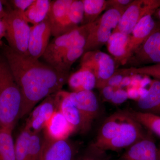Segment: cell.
Listing matches in <instances>:
<instances>
[{"mask_svg": "<svg viewBox=\"0 0 160 160\" xmlns=\"http://www.w3.org/2000/svg\"><path fill=\"white\" fill-rule=\"evenodd\" d=\"M51 2L49 0H34L23 13V16L28 23L33 25L42 22L47 18Z\"/></svg>", "mask_w": 160, "mask_h": 160, "instance_id": "603a6c76", "label": "cell"}, {"mask_svg": "<svg viewBox=\"0 0 160 160\" xmlns=\"http://www.w3.org/2000/svg\"><path fill=\"white\" fill-rule=\"evenodd\" d=\"M73 0L51 1L47 19L51 30V35L55 36L60 25L66 18Z\"/></svg>", "mask_w": 160, "mask_h": 160, "instance_id": "44dd1931", "label": "cell"}, {"mask_svg": "<svg viewBox=\"0 0 160 160\" xmlns=\"http://www.w3.org/2000/svg\"><path fill=\"white\" fill-rule=\"evenodd\" d=\"M107 2V9H114L120 12L122 14L125 12L130 4L132 0H108Z\"/></svg>", "mask_w": 160, "mask_h": 160, "instance_id": "d6a6232c", "label": "cell"}, {"mask_svg": "<svg viewBox=\"0 0 160 160\" xmlns=\"http://www.w3.org/2000/svg\"><path fill=\"white\" fill-rule=\"evenodd\" d=\"M51 30L47 19L31 27L26 56L33 60L42 57L49 46Z\"/></svg>", "mask_w": 160, "mask_h": 160, "instance_id": "7c38bea8", "label": "cell"}, {"mask_svg": "<svg viewBox=\"0 0 160 160\" xmlns=\"http://www.w3.org/2000/svg\"><path fill=\"white\" fill-rule=\"evenodd\" d=\"M34 0H11L6 1L11 6V9L24 13L34 2Z\"/></svg>", "mask_w": 160, "mask_h": 160, "instance_id": "1f68e13d", "label": "cell"}, {"mask_svg": "<svg viewBox=\"0 0 160 160\" xmlns=\"http://www.w3.org/2000/svg\"><path fill=\"white\" fill-rule=\"evenodd\" d=\"M128 98L129 95L128 92L118 88L115 92L113 97L110 102L115 104H122L125 102Z\"/></svg>", "mask_w": 160, "mask_h": 160, "instance_id": "836d02e7", "label": "cell"}, {"mask_svg": "<svg viewBox=\"0 0 160 160\" xmlns=\"http://www.w3.org/2000/svg\"><path fill=\"white\" fill-rule=\"evenodd\" d=\"M84 9L82 1L73 0L66 18L59 27L55 37L78 28L82 23ZM54 37V38H55Z\"/></svg>", "mask_w": 160, "mask_h": 160, "instance_id": "d6986e66", "label": "cell"}, {"mask_svg": "<svg viewBox=\"0 0 160 160\" xmlns=\"http://www.w3.org/2000/svg\"><path fill=\"white\" fill-rule=\"evenodd\" d=\"M3 1H0V19H2L6 13V10L3 7Z\"/></svg>", "mask_w": 160, "mask_h": 160, "instance_id": "8d00e7d4", "label": "cell"}, {"mask_svg": "<svg viewBox=\"0 0 160 160\" xmlns=\"http://www.w3.org/2000/svg\"><path fill=\"white\" fill-rule=\"evenodd\" d=\"M84 53V48H72L60 55L49 65L60 72L69 73L73 63Z\"/></svg>", "mask_w": 160, "mask_h": 160, "instance_id": "cb8c5ba5", "label": "cell"}, {"mask_svg": "<svg viewBox=\"0 0 160 160\" xmlns=\"http://www.w3.org/2000/svg\"><path fill=\"white\" fill-rule=\"evenodd\" d=\"M146 134L143 126L129 110L119 111L103 122L93 143L105 151H118L129 148Z\"/></svg>", "mask_w": 160, "mask_h": 160, "instance_id": "7a4b0ae2", "label": "cell"}, {"mask_svg": "<svg viewBox=\"0 0 160 160\" xmlns=\"http://www.w3.org/2000/svg\"><path fill=\"white\" fill-rule=\"evenodd\" d=\"M137 111L160 116V80L153 78L146 93L138 98Z\"/></svg>", "mask_w": 160, "mask_h": 160, "instance_id": "e0dca14e", "label": "cell"}, {"mask_svg": "<svg viewBox=\"0 0 160 160\" xmlns=\"http://www.w3.org/2000/svg\"><path fill=\"white\" fill-rule=\"evenodd\" d=\"M0 160H16L12 130H0Z\"/></svg>", "mask_w": 160, "mask_h": 160, "instance_id": "484cf974", "label": "cell"}, {"mask_svg": "<svg viewBox=\"0 0 160 160\" xmlns=\"http://www.w3.org/2000/svg\"><path fill=\"white\" fill-rule=\"evenodd\" d=\"M44 141L45 135L42 131L38 133H31L28 160H41Z\"/></svg>", "mask_w": 160, "mask_h": 160, "instance_id": "f546056e", "label": "cell"}, {"mask_svg": "<svg viewBox=\"0 0 160 160\" xmlns=\"http://www.w3.org/2000/svg\"><path fill=\"white\" fill-rule=\"evenodd\" d=\"M44 129L45 136L52 140L67 139L75 132L59 110L55 112Z\"/></svg>", "mask_w": 160, "mask_h": 160, "instance_id": "ac0fdd59", "label": "cell"}, {"mask_svg": "<svg viewBox=\"0 0 160 160\" xmlns=\"http://www.w3.org/2000/svg\"><path fill=\"white\" fill-rule=\"evenodd\" d=\"M149 131L139 141L126 149L121 160H160L159 151Z\"/></svg>", "mask_w": 160, "mask_h": 160, "instance_id": "5bb4252c", "label": "cell"}, {"mask_svg": "<svg viewBox=\"0 0 160 160\" xmlns=\"http://www.w3.org/2000/svg\"><path fill=\"white\" fill-rule=\"evenodd\" d=\"M68 92L60 90L57 92L58 110L76 131L84 134L91 129L93 122L71 102Z\"/></svg>", "mask_w": 160, "mask_h": 160, "instance_id": "30bf717a", "label": "cell"}, {"mask_svg": "<svg viewBox=\"0 0 160 160\" xmlns=\"http://www.w3.org/2000/svg\"><path fill=\"white\" fill-rule=\"evenodd\" d=\"M160 7V0H134L121 16L112 32L131 34L140 20L148 14L153 15Z\"/></svg>", "mask_w": 160, "mask_h": 160, "instance_id": "9c48e42d", "label": "cell"}, {"mask_svg": "<svg viewBox=\"0 0 160 160\" xmlns=\"http://www.w3.org/2000/svg\"><path fill=\"white\" fill-rule=\"evenodd\" d=\"M153 16H154L156 18H157L158 21L160 22V7L157 9L156 11L155 12Z\"/></svg>", "mask_w": 160, "mask_h": 160, "instance_id": "74e56055", "label": "cell"}, {"mask_svg": "<svg viewBox=\"0 0 160 160\" xmlns=\"http://www.w3.org/2000/svg\"><path fill=\"white\" fill-rule=\"evenodd\" d=\"M58 110V102L56 92L44 99L38 106L32 109L24 127L31 133L42 131L46 123Z\"/></svg>", "mask_w": 160, "mask_h": 160, "instance_id": "8fae6325", "label": "cell"}, {"mask_svg": "<svg viewBox=\"0 0 160 160\" xmlns=\"http://www.w3.org/2000/svg\"><path fill=\"white\" fill-rule=\"evenodd\" d=\"M68 93L71 102L92 122L100 116L101 107L98 98L92 91L68 92Z\"/></svg>", "mask_w": 160, "mask_h": 160, "instance_id": "2e32d148", "label": "cell"}, {"mask_svg": "<svg viewBox=\"0 0 160 160\" xmlns=\"http://www.w3.org/2000/svg\"><path fill=\"white\" fill-rule=\"evenodd\" d=\"M118 87H112L110 86H106L101 89L103 98L105 101L111 102L115 92Z\"/></svg>", "mask_w": 160, "mask_h": 160, "instance_id": "e575fe53", "label": "cell"}, {"mask_svg": "<svg viewBox=\"0 0 160 160\" xmlns=\"http://www.w3.org/2000/svg\"><path fill=\"white\" fill-rule=\"evenodd\" d=\"M67 83L73 92L92 91L96 88L97 80L91 70L81 67L78 70L69 76Z\"/></svg>", "mask_w": 160, "mask_h": 160, "instance_id": "ffe728a7", "label": "cell"}, {"mask_svg": "<svg viewBox=\"0 0 160 160\" xmlns=\"http://www.w3.org/2000/svg\"><path fill=\"white\" fill-rule=\"evenodd\" d=\"M129 37L130 35L112 32L106 43L109 53L114 57L115 63L124 65Z\"/></svg>", "mask_w": 160, "mask_h": 160, "instance_id": "7402d4cb", "label": "cell"}, {"mask_svg": "<svg viewBox=\"0 0 160 160\" xmlns=\"http://www.w3.org/2000/svg\"><path fill=\"white\" fill-rule=\"evenodd\" d=\"M5 36H6V28L2 20L0 19V46H2V40L3 38H5Z\"/></svg>", "mask_w": 160, "mask_h": 160, "instance_id": "d590c367", "label": "cell"}, {"mask_svg": "<svg viewBox=\"0 0 160 160\" xmlns=\"http://www.w3.org/2000/svg\"><path fill=\"white\" fill-rule=\"evenodd\" d=\"M159 63H160V22L157 21L154 29L129 58L126 65L136 68Z\"/></svg>", "mask_w": 160, "mask_h": 160, "instance_id": "ba28073f", "label": "cell"}, {"mask_svg": "<svg viewBox=\"0 0 160 160\" xmlns=\"http://www.w3.org/2000/svg\"><path fill=\"white\" fill-rule=\"evenodd\" d=\"M22 93L5 57L0 55V124L13 130L21 119Z\"/></svg>", "mask_w": 160, "mask_h": 160, "instance_id": "3957f363", "label": "cell"}, {"mask_svg": "<svg viewBox=\"0 0 160 160\" xmlns=\"http://www.w3.org/2000/svg\"><path fill=\"white\" fill-rule=\"evenodd\" d=\"M31 133L24 127L14 142L16 160H28L29 141Z\"/></svg>", "mask_w": 160, "mask_h": 160, "instance_id": "83f0119b", "label": "cell"}, {"mask_svg": "<svg viewBox=\"0 0 160 160\" xmlns=\"http://www.w3.org/2000/svg\"><path fill=\"white\" fill-rule=\"evenodd\" d=\"M2 20L6 28L5 38L8 46L19 54L26 56L31 27L23 13L9 8Z\"/></svg>", "mask_w": 160, "mask_h": 160, "instance_id": "277c9868", "label": "cell"}, {"mask_svg": "<svg viewBox=\"0 0 160 160\" xmlns=\"http://www.w3.org/2000/svg\"><path fill=\"white\" fill-rule=\"evenodd\" d=\"M4 57L22 93L21 118L29 114L39 102L62 90L69 73L60 72L39 60L18 53L8 45H2Z\"/></svg>", "mask_w": 160, "mask_h": 160, "instance_id": "6da1fadb", "label": "cell"}, {"mask_svg": "<svg viewBox=\"0 0 160 160\" xmlns=\"http://www.w3.org/2000/svg\"><path fill=\"white\" fill-rule=\"evenodd\" d=\"M2 129V127H1V124H0V130Z\"/></svg>", "mask_w": 160, "mask_h": 160, "instance_id": "ab89813d", "label": "cell"}, {"mask_svg": "<svg viewBox=\"0 0 160 160\" xmlns=\"http://www.w3.org/2000/svg\"><path fill=\"white\" fill-rule=\"evenodd\" d=\"M90 24L82 25L49 42L42 57L50 65L61 55L72 48H84L89 34Z\"/></svg>", "mask_w": 160, "mask_h": 160, "instance_id": "8992f818", "label": "cell"}, {"mask_svg": "<svg viewBox=\"0 0 160 160\" xmlns=\"http://www.w3.org/2000/svg\"><path fill=\"white\" fill-rule=\"evenodd\" d=\"M122 14L116 9H109L93 22L90 24L84 52L99 50L107 43L116 28Z\"/></svg>", "mask_w": 160, "mask_h": 160, "instance_id": "5b68a950", "label": "cell"}, {"mask_svg": "<svg viewBox=\"0 0 160 160\" xmlns=\"http://www.w3.org/2000/svg\"><path fill=\"white\" fill-rule=\"evenodd\" d=\"M81 67L91 70L97 80L96 88L101 89L114 74L116 63L110 56L100 50L84 52L81 60Z\"/></svg>", "mask_w": 160, "mask_h": 160, "instance_id": "52a82bcc", "label": "cell"}, {"mask_svg": "<svg viewBox=\"0 0 160 160\" xmlns=\"http://www.w3.org/2000/svg\"><path fill=\"white\" fill-rule=\"evenodd\" d=\"M159 157H160V148L159 149Z\"/></svg>", "mask_w": 160, "mask_h": 160, "instance_id": "f35d334b", "label": "cell"}, {"mask_svg": "<svg viewBox=\"0 0 160 160\" xmlns=\"http://www.w3.org/2000/svg\"><path fill=\"white\" fill-rule=\"evenodd\" d=\"M135 119L143 127L160 138V116L149 113H143L135 110L129 111Z\"/></svg>", "mask_w": 160, "mask_h": 160, "instance_id": "4316f807", "label": "cell"}, {"mask_svg": "<svg viewBox=\"0 0 160 160\" xmlns=\"http://www.w3.org/2000/svg\"><path fill=\"white\" fill-rule=\"evenodd\" d=\"M82 2L84 9L82 25L93 22L100 14L107 9V2L105 0H82Z\"/></svg>", "mask_w": 160, "mask_h": 160, "instance_id": "d4e9b609", "label": "cell"}, {"mask_svg": "<svg viewBox=\"0 0 160 160\" xmlns=\"http://www.w3.org/2000/svg\"><path fill=\"white\" fill-rule=\"evenodd\" d=\"M107 151L98 148L93 143L90 145L82 154L75 160H110Z\"/></svg>", "mask_w": 160, "mask_h": 160, "instance_id": "4dcf8cb0", "label": "cell"}, {"mask_svg": "<svg viewBox=\"0 0 160 160\" xmlns=\"http://www.w3.org/2000/svg\"><path fill=\"white\" fill-rule=\"evenodd\" d=\"M121 72L126 76L130 74L142 75L160 80V63L136 68L129 67L121 69Z\"/></svg>", "mask_w": 160, "mask_h": 160, "instance_id": "f1b7e54d", "label": "cell"}, {"mask_svg": "<svg viewBox=\"0 0 160 160\" xmlns=\"http://www.w3.org/2000/svg\"><path fill=\"white\" fill-rule=\"evenodd\" d=\"M157 21L153 15L148 14L140 20L130 34L124 65L154 29Z\"/></svg>", "mask_w": 160, "mask_h": 160, "instance_id": "9a60e30c", "label": "cell"}, {"mask_svg": "<svg viewBox=\"0 0 160 160\" xmlns=\"http://www.w3.org/2000/svg\"><path fill=\"white\" fill-rule=\"evenodd\" d=\"M78 149L77 145L68 139L52 140L45 136L41 160H75Z\"/></svg>", "mask_w": 160, "mask_h": 160, "instance_id": "4fadbf2b", "label": "cell"}]
</instances>
